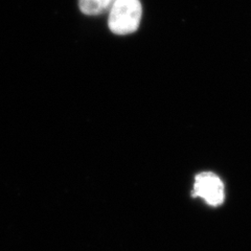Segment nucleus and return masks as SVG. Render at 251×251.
Returning a JSON list of instances; mask_svg holds the SVG:
<instances>
[{
	"label": "nucleus",
	"instance_id": "nucleus-1",
	"mask_svg": "<svg viewBox=\"0 0 251 251\" xmlns=\"http://www.w3.org/2000/svg\"><path fill=\"white\" fill-rule=\"evenodd\" d=\"M141 15L140 0H115L109 10V28L116 35L134 33L140 25Z\"/></svg>",
	"mask_w": 251,
	"mask_h": 251
},
{
	"label": "nucleus",
	"instance_id": "nucleus-2",
	"mask_svg": "<svg viewBox=\"0 0 251 251\" xmlns=\"http://www.w3.org/2000/svg\"><path fill=\"white\" fill-rule=\"evenodd\" d=\"M193 195L203 199L210 206H219L225 198L224 184L213 173H201L195 178Z\"/></svg>",
	"mask_w": 251,
	"mask_h": 251
},
{
	"label": "nucleus",
	"instance_id": "nucleus-3",
	"mask_svg": "<svg viewBox=\"0 0 251 251\" xmlns=\"http://www.w3.org/2000/svg\"><path fill=\"white\" fill-rule=\"evenodd\" d=\"M115 0H78V6L83 14L99 16L109 12Z\"/></svg>",
	"mask_w": 251,
	"mask_h": 251
}]
</instances>
